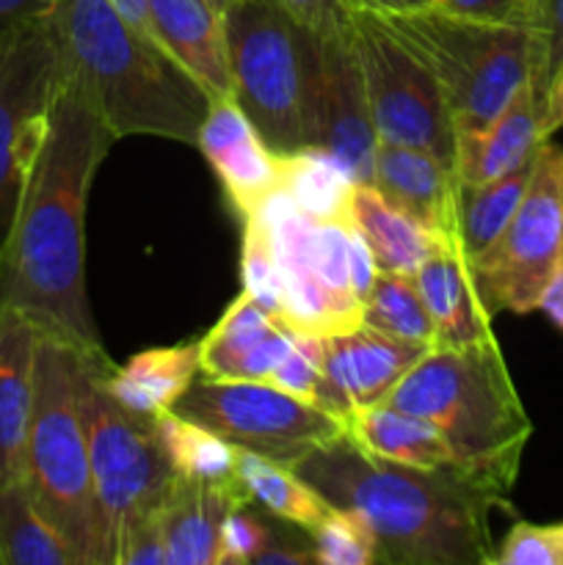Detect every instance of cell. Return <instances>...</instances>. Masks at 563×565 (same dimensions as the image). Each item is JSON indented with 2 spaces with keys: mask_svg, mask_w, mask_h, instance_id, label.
I'll use <instances>...</instances> for the list:
<instances>
[{
  "mask_svg": "<svg viewBox=\"0 0 563 565\" xmlns=\"http://www.w3.org/2000/svg\"><path fill=\"white\" fill-rule=\"evenodd\" d=\"M293 345V331L241 290L199 340V373L219 381H268Z\"/></svg>",
  "mask_w": 563,
  "mask_h": 565,
  "instance_id": "cell-17",
  "label": "cell"
},
{
  "mask_svg": "<svg viewBox=\"0 0 563 565\" xmlns=\"http://www.w3.org/2000/svg\"><path fill=\"white\" fill-rule=\"evenodd\" d=\"M114 565H166V539L160 505L141 513L121 533L114 552Z\"/></svg>",
  "mask_w": 563,
  "mask_h": 565,
  "instance_id": "cell-38",
  "label": "cell"
},
{
  "mask_svg": "<svg viewBox=\"0 0 563 565\" xmlns=\"http://www.w3.org/2000/svg\"><path fill=\"white\" fill-rule=\"evenodd\" d=\"M539 309L546 315V320H550V323L563 334V268L552 276V281L544 287V292H541Z\"/></svg>",
  "mask_w": 563,
  "mask_h": 565,
  "instance_id": "cell-45",
  "label": "cell"
},
{
  "mask_svg": "<svg viewBox=\"0 0 563 565\" xmlns=\"http://www.w3.org/2000/svg\"><path fill=\"white\" fill-rule=\"evenodd\" d=\"M315 149L337 160L359 185L373 180L379 132L370 116L362 70L351 42V28L342 36H320V83L315 108Z\"/></svg>",
  "mask_w": 563,
  "mask_h": 565,
  "instance_id": "cell-13",
  "label": "cell"
},
{
  "mask_svg": "<svg viewBox=\"0 0 563 565\" xmlns=\"http://www.w3.org/2000/svg\"><path fill=\"white\" fill-rule=\"evenodd\" d=\"M158 42L208 88L210 97H232L224 6L215 0H149Z\"/></svg>",
  "mask_w": 563,
  "mask_h": 565,
  "instance_id": "cell-20",
  "label": "cell"
},
{
  "mask_svg": "<svg viewBox=\"0 0 563 565\" xmlns=\"http://www.w3.org/2000/svg\"><path fill=\"white\" fill-rule=\"evenodd\" d=\"M445 436L456 467L508 497L533 425L497 340L431 348L386 397Z\"/></svg>",
  "mask_w": 563,
  "mask_h": 565,
  "instance_id": "cell-4",
  "label": "cell"
},
{
  "mask_svg": "<svg viewBox=\"0 0 563 565\" xmlns=\"http://www.w3.org/2000/svg\"><path fill=\"white\" fill-rule=\"evenodd\" d=\"M282 158L279 191L312 221L351 224V199L359 182L323 149H301Z\"/></svg>",
  "mask_w": 563,
  "mask_h": 565,
  "instance_id": "cell-28",
  "label": "cell"
},
{
  "mask_svg": "<svg viewBox=\"0 0 563 565\" xmlns=\"http://www.w3.org/2000/svg\"><path fill=\"white\" fill-rule=\"evenodd\" d=\"M268 533L270 524H265V519L248 511V505L230 511L221 524L215 565H252L254 555L268 541Z\"/></svg>",
  "mask_w": 563,
  "mask_h": 565,
  "instance_id": "cell-37",
  "label": "cell"
},
{
  "mask_svg": "<svg viewBox=\"0 0 563 565\" xmlns=\"http://www.w3.org/2000/svg\"><path fill=\"white\" fill-rule=\"evenodd\" d=\"M323 386L318 408L334 414L337 419H346L357 408L386 403L403 375L431 351L368 326L323 337Z\"/></svg>",
  "mask_w": 563,
  "mask_h": 565,
  "instance_id": "cell-14",
  "label": "cell"
},
{
  "mask_svg": "<svg viewBox=\"0 0 563 565\" xmlns=\"http://www.w3.org/2000/svg\"><path fill=\"white\" fill-rule=\"evenodd\" d=\"M315 550L312 544H296V541L279 539V535L270 530L268 541L263 544V550L254 555L252 565H315Z\"/></svg>",
  "mask_w": 563,
  "mask_h": 565,
  "instance_id": "cell-41",
  "label": "cell"
},
{
  "mask_svg": "<svg viewBox=\"0 0 563 565\" xmlns=\"http://www.w3.org/2000/svg\"><path fill=\"white\" fill-rule=\"evenodd\" d=\"M215 3H219V6H224V3H226V0H215Z\"/></svg>",
  "mask_w": 563,
  "mask_h": 565,
  "instance_id": "cell-48",
  "label": "cell"
},
{
  "mask_svg": "<svg viewBox=\"0 0 563 565\" xmlns=\"http://www.w3.org/2000/svg\"><path fill=\"white\" fill-rule=\"evenodd\" d=\"M199 375V340L147 348L103 375L105 390L127 412L155 419L180 403Z\"/></svg>",
  "mask_w": 563,
  "mask_h": 565,
  "instance_id": "cell-23",
  "label": "cell"
},
{
  "mask_svg": "<svg viewBox=\"0 0 563 565\" xmlns=\"http://www.w3.org/2000/svg\"><path fill=\"white\" fill-rule=\"evenodd\" d=\"M436 77L456 136L484 130L533 75L528 25H500L442 9L386 17Z\"/></svg>",
  "mask_w": 563,
  "mask_h": 565,
  "instance_id": "cell-7",
  "label": "cell"
},
{
  "mask_svg": "<svg viewBox=\"0 0 563 565\" xmlns=\"http://www.w3.org/2000/svg\"><path fill=\"white\" fill-rule=\"evenodd\" d=\"M114 9L125 17L130 25H136L138 31H144L147 36H155V28H152V17H149V0H110Z\"/></svg>",
  "mask_w": 563,
  "mask_h": 565,
  "instance_id": "cell-47",
  "label": "cell"
},
{
  "mask_svg": "<svg viewBox=\"0 0 563 565\" xmlns=\"http://www.w3.org/2000/svg\"><path fill=\"white\" fill-rule=\"evenodd\" d=\"M530 3L533 0H436L434 9L447 14L469 17L480 22H500V25H528Z\"/></svg>",
  "mask_w": 563,
  "mask_h": 565,
  "instance_id": "cell-39",
  "label": "cell"
},
{
  "mask_svg": "<svg viewBox=\"0 0 563 565\" xmlns=\"http://www.w3.org/2000/svg\"><path fill=\"white\" fill-rule=\"evenodd\" d=\"M293 17L320 36H342L351 28V11L342 0H279Z\"/></svg>",
  "mask_w": 563,
  "mask_h": 565,
  "instance_id": "cell-40",
  "label": "cell"
},
{
  "mask_svg": "<svg viewBox=\"0 0 563 565\" xmlns=\"http://www.w3.org/2000/svg\"><path fill=\"white\" fill-rule=\"evenodd\" d=\"M174 412L285 467H296L315 447L342 436V419L268 381H219L199 373Z\"/></svg>",
  "mask_w": 563,
  "mask_h": 565,
  "instance_id": "cell-12",
  "label": "cell"
},
{
  "mask_svg": "<svg viewBox=\"0 0 563 565\" xmlns=\"http://www.w3.org/2000/svg\"><path fill=\"white\" fill-rule=\"evenodd\" d=\"M348 265H351L353 290H357V296L362 298V303H364V298H368L375 276H379V265H375L368 243L362 241V235H359L353 226H351V248H348Z\"/></svg>",
  "mask_w": 563,
  "mask_h": 565,
  "instance_id": "cell-42",
  "label": "cell"
},
{
  "mask_svg": "<svg viewBox=\"0 0 563 565\" xmlns=\"http://www.w3.org/2000/svg\"><path fill=\"white\" fill-rule=\"evenodd\" d=\"M318 565H375L379 552L368 524L351 511L329 508L309 533Z\"/></svg>",
  "mask_w": 563,
  "mask_h": 565,
  "instance_id": "cell-32",
  "label": "cell"
},
{
  "mask_svg": "<svg viewBox=\"0 0 563 565\" xmlns=\"http://www.w3.org/2000/svg\"><path fill=\"white\" fill-rule=\"evenodd\" d=\"M563 127V70L557 72L555 81L550 83L544 97V130L552 136L555 130Z\"/></svg>",
  "mask_w": 563,
  "mask_h": 565,
  "instance_id": "cell-46",
  "label": "cell"
},
{
  "mask_svg": "<svg viewBox=\"0 0 563 565\" xmlns=\"http://www.w3.org/2000/svg\"><path fill=\"white\" fill-rule=\"evenodd\" d=\"M114 141L64 72L47 138L0 252V303L77 351H105L86 292V204Z\"/></svg>",
  "mask_w": 563,
  "mask_h": 565,
  "instance_id": "cell-1",
  "label": "cell"
},
{
  "mask_svg": "<svg viewBox=\"0 0 563 565\" xmlns=\"http://www.w3.org/2000/svg\"><path fill=\"white\" fill-rule=\"evenodd\" d=\"M241 480L257 505L307 535L331 508L307 480L298 478L296 469L257 452L241 450Z\"/></svg>",
  "mask_w": 563,
  "mask_h": 565,
  "instance_id": "cell-30",
  "label": "cell"
},
{
  "mask_svg": "<svg viewBox=\"0 0 563 565\" xmlns=\"http://www.w3.org/2000/svg\"><path fill=\"white\" fill-rule=\"evenodd\" d=\"M61 77V50L47 17L0 31V252L47 138Z\"/></svg>",
  "mask_w": 563,
  "mask_h": 565,
  "instance_id": "cell-10",
  "label": "cell"
},
{
  "mask_svg": "<svg viewBox=\"0 0 563 565\" xmlns=\"http://www.w3.org/2000/svg\"><path fill=\"white\" fill-rule=\"evenodd\" d=\"M241 279L243 292L254 298L270 318L282 312V274L276 268L274 252L257 218H243L241 243Z\"/></svg>",
  "mask_w": 563,
  "mask_h": 565,
  "instance_id": "cell-33",
  "label": "cell"
},
{
  "mask_svg": "<svg viewBox=\"0 0 563 565\" xmlns=\"http://www.w3.org/2000/svg\"><path fill=\"white\" fill-rule=\"evenodd\" d=\"M495 565H563V522H517L495 546Z\"/></svg>",
  "mask_w": 563,
  "mask_h": 565,
  "instance_id": "cell-36",
  "label": "cell"
},
{
  "mask_svg": "<svg viewBox=\"0 0 563 565\" xmlns=\"http://www.w3.org/2000/svg\"><path fill=\"white\" fill-rule=\"evenodd\" d=\"M196 147L241 221L257 213L259 204L279 191L282 158L265 143L235 97H213L199 127Z\"/></svg>",
  "mask_w": 563,
  "mask_h": 565,
  "instance_id": "cell-15",
  "label": "cell"
},
{
  "mask_svg": "<svg viewBox=\"0 0 563 565\" xmlns=\"http://www.w3.org/2000/svg\"><path fill=\"white\" fill-rule=\"evenodd\" d=\"M563 268V147L546 138L522 204L502 235L469 263L475 290L497 312L528 315Z\"/></svg>",
  "mask_w": 563,
  "mask_h": 565,
  "instance_id": "cell-9",
  "label": "cell"
},
{
  "mask_svg": "<svg viewBox=\"0 0 563 565\" xmlns=\"http://www.w3.org/2000/svg\"><path fill=\"white\" fill-rule=\"evenodd\" d=\"M362 326L395 340L434 348V320L425 309L414 276L379 270L362 307Z\"/></svg>",
  "mask_w": 563,
  "mask_h": 565,
  "instance_id": "cell-31",
  "label": "cell"
},
{
  "mask_svg": "<svg viewBox=\"0 0 563 565\" xmlns=\"http://www.w3.org/2000/svg\"><path fill=\"white\" fill-rule=\"evenodd\" d=\"M50 9H53V0H0V31L47 17Z\"/></svg>",
  "mask_w": 563,
  "mask_h": 565,
  "instance_id": "cell-43",
  "label": "cell"
},
{
  "mask_svg": "<svg viewBox=\"0 0 563 565\" xmlns=\"http://www.w3.org/2000/svg\"><path fill=\"white\" fill-rule=\"evenodd\" d=\"M530 36H533V75L530 83L535 97H544L550 83L563 70V0H533L528 14Z\"/></svg>",
  "mask_w": 563,
  "mask_h": 565,
  "instance_id": "cell-34",
  "label": "cell"
},
{
  "mask_svg": "<svg viewBox=\"0 0 563 565\" xmlns=\"http://www.w3.org/2000/svg\"><path fill=\"white\" fill-rule=\"evenodd\" d=\"M160 450L177 478L196 480V483L237 486L241 480V447L230 445L204 425L182 417L180 412L158 414L152 419Z\"/></svg>",
  "mask_w": 563,
  "mask_h": 565,
  "instance_id": "cell-26",
  "label": "cell"
},
{
  "mask_svg": "<svg viewBox=\"0 0 563 565\" xmlns=\"http://www.w3.org/2000/svg\"><path fill=\"white\" fill-rule=\"evenodd\" d=\"M243 505H254L246 483H196L174 475L160 502L166 565H215L221 524Z\"/></svg>",
  "mask_w": 563,
  "mask_h": 565,
  "instance_id": "cell-21",
  "label": "cell"
},
{
  "mask_svg": "<svg viewBox=\"0 0 563 565\" xmlns=\"http://www.w3.org/2000/svg\"><path fill=\"white\" fill-rule=\"evenodd\" d=\"M323 337L293 334V345L279 367L270 373L268 384L287 395L318 406L320 386H323Z\"/></svg>",
  "mask_w": 563,
  "mask_h": 565,
  "instance_id": "cell-35",
  "label": "cell"
},
{
  "mask_svg": "<svg viewBox=\"0 0 563 565\" xmlns=\"http://www.w3.org/2000/svg\"><path fill=\"white\" fill-rule=\"evenodd\" d=\"M0 565H81L25 480L0 486Z\"/></svg>",
  "mask_w": 563,
  "mask_h": 565,
  "instance_id": "cell-27",
  "label": "cell"
},
{
  "mask_svg": "<svg viewBox=\"0 0 563 565\" xmlns=\"http://www.w3.org/2000/svg\"><path fill=\"white\" fill-rule=\"evenodd\" d=\"M436 0H342L348 11H373L381 17L414 14V11L434 9Z\"/></svg>",
  "mask_w": 563,
  "mask_h": 565,
  "instance_id": "cell-44",
  "label": "cell"
},
{
  "mask_svg": "<svg viewBox=\"0 0 563 565\" xmlns=\"http://www.w3.org/2000/svg\"><path fill=\"white\" fill-rule=\"evenodd\" d=\"M83 423H86L88 467H92L94 502L103 533L105 565H114L121 533L141 513L163 502L171 472L160 450L155 423L127 412L105 390L103 375L114 367L105 351H83Z\"/></svg>",
  "mask_w": 563,
  "mask_h": 565,
  "instance_id": "cell-8",
  "label": "cell"
},
{
  "mask_svg": "<svg viewBox=\"0 0 563 565\" xmlns=\"http://www.w3.org/2000/svg\"><path fill=\"white\" fill-rule=\"evenodd\" d=\"M370 185L417 221L442 246H458V196L461 185L453 163L428 149L379 141Z\"/></svg>",
  "mask_w": 563,
  "mask_h": 565,
  "instance_id": "cell-16",
  "label": "cell"
},
{
  "mask_svg": "<svg viewBox=\"0 0 563 565\" xmlns=\"http://www.w3.org/2000/svg\"><path fill=\"white\" fill-rule=\"evenodd\" d=\"M342 434L368 456L417 469L456 467L445 436L425 419L386 403L364 406L342 419Z\"/></svg>",
  "mask_w": 563,
  "mask_h": 565,
  "instance_id": "cell-24",
  "label": "cell"
},
{
  "mask_svg": "<svg viewBox=\"0 0 563 565\" xmlns=\"http://www.w3.org/2000/svg\"><path fill=\"white\" fill-rule=\"evenodd\" d=\"M83 351L39 331L25 486L81 565H105L83 423Z\"/></svg>",
  "mask_w": 563,
  "mask_h": 565,
  "instance_id": "cell-6",
  "label": "cell"
},
{
  "mask_svg": "<svg viewBox=\"0 0 563 565\" xmlns=\"http://www.w3.org/2000/svg\"><path fill=\"white\" fill-rule=\"evenodd\" d=\"M535 158H530L528 163L508 171V174L497 177V180L484 182V185L461 188V196H458V248L467 257V263L480 257L513 218L530 185V177H533Z\"/></svg>",
  "mask_w": 563,
  "mask_h": 565,
  "instance_id": "cell-29",
  "label": "cell"
},
{
  "mask_svg": "<svg viewBox=\"0 0 563 565\" xmlns=\"http://www.w3.org/2000/svg\"><path fill=\"white\" fill-rule=\"evenodd\" d=\"M351 226L368 243L375 265L384 274L414 276L442 246L425 226L386 202L373 185H357L353 191Z\"/></svg>",
  "mask_w": 563,
  "mask_h": 565,
  "instance_id": "cell-25",
  "label": "cell"
},
{
  "mask_svg": "<svg viewBox=\"0 0 563 565\" xmlns=\"http://www.w3.org/2000/svg\"><path fill=\"white\" fill-rule=\"evenodd\" d=\"M39 329L0 303V486L25 480V447L36 397Z\"/></svg>",
  "mask_w": 563,
  "mask_h": 565,
  "instance_id": "cell-18",
  "label": "cell"
},
{
  "mask_svg": "<svg viewBox=\"0 0 563 565\" xmlns=\"http://www.w3.org/2000/svg\"><path fill=\"white\" fill-rule=\"evenodd\" d=\"M351 42L379 141L428 149L453 163L456 127L439 83L419 55L386 17L373 11H351Z\"/></svg>",
  "mask_w": 563,
  "mask_h": 565,
  "instance_id": "cell-11",
  "label": "cell"
},
{
  "mask_svg": "<svg viewBox=\"0 0 563 565\" xmlns=\"http://www.w3.org/2000/svg\"><path fill=\"white\" fill-rule=\"evenodd\" d=\"M434 320V348H464L495 340L491 315L475 290L472 270L458 246H439L414 274Z\"/></svg>",
  "mask_w": 563,
  "mask_h": 565,
  "instance_id": "cell-22",
  "label": "cell"
},
{
  "mask_svg": "<svg viewBox=\"0 0 563 565\" xmlns=\"http://www.w3.org/2000/svg\"><path fill=\"white\" fill-rule=\"evenodd\" d=\"M61 66L114 138L155 136L196 147L213 97L110 0H53L47 14Z\"/></svg>",
  "mask_w": 563,
  "mask_h": 565,
  "instance_id": "cell-3",
  "label": "cell"
},
{
  "mask_svg": "<svg viewBox=\"0 0 563 565\" xmlns=\"http://www.w3.org/2000/svg\"><path fill=\"white\" fill-rule=\"evenodd\" d=\"M293 469L331 508L368 524L381 565L495 563L489 513L508 502L464 469L381 461L346 434L315 447Z\"/></svg>",
  "mask_w": 563,
  "mask_h": 565,
  "instance_id": "cell-2",
  "label": "cell"
},
{
  "mask_svg": "<svg viewBox=\"0 0 563 565\" xmlns=\"http://www.w3.org/2000/svg\"><path fill=\"white\" fill-rule=\"evenodd\" d=\"M546 138L550 136L544 130L541 99L535 97L533 83H524L511 105L484 130L456 136L453 169H456L458 185L478 188L519 169L539 154Z\"/></svg>",
  "mask_w": 563,
  "mask_h": 565,
  "instance_id": "cell-19",
  "label": "cell"
},
{
  "mask_svg": "<svg viewBox=\"0 0 563 565\" xmlns=\"http://www.w3.org/2000/svg\"><path fill=\"white\" fill-rule=\"evenodd\" d=\"M235 103L276 154L315 149L320 33L279 0H226Z\"/></svg>",
  "mask_w": 563,
  "mask_h": 565,
  "instance_id": "cell-5",
  "label": "cell"
}]
</instances>
